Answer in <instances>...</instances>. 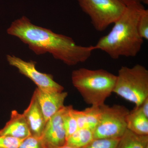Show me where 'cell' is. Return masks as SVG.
<instances>
[{"mask_svg":"<svg viewBox=\"0 0 148 148\" xmlns=\"http://www.w3.org/2000/svg\"><path fill=\"white\" fill-rule=\"evenodd\" d=\"M7 59L10 66L16 68L20 73L31 79L38 88L58 92L64 90V88L54 80L52 75L37 70L35 61H25L14 55H8Z\"/></svg>","mask_w":148,"mask_h":148,"instance_id":"7","label":"cell"},{"mask_svg":"<svg viewBox=\"0 0 148 148\" xmlns=\"http://www.w3.org/2000/svg\"><path fill=\"white\" fill-rule=\"evenodd\" d=\"M123 4H124L126 6L133 5L139 4H142L144 2L145 0H120Z\"/></svg>","mask_w":148,"mask_h":148,"instance_id":"22","label":"cell"},{"mask_svg":"<svg viewBox=\"0 0 148 148\" xmlns=\"http://www.w3.org/2000/svg\"><path fill=\"white\" fill-rule=\"evenodd\" d=\"M73 109L71 106H65L62 114L63 125L66 132V139L78 129L76 120L73 114Z\"/></svg>","mask_w":148,"mask_h":148,"instance_id":"15","label":"cell"},{"mask_svg":"<svg viewBox=\"0 0 148 148\" xmlns=\"http://www.w3.org/2000/svg\"><path fill=\"white\" fill-rule=\"evenodd\" d=\"M116 148H148V135H138L127 129Z\"/></svg>","mask_w":148,"mask_h":148,"instance_id":"13","label":"cell"},{"mask_svg":"<svg viewBox=\"0 0 148 148\" xmlns=\"http://www.w3.org/2000/svg\"><path fill=\"white\" fill-rule=\"evenodd\" d=\"M7 33L18 38L37 55L51 53L69 66L85 62L95 50L94 46L78 45L71 37L32 24L25 16L14 21Z\"/></svg>","mask_w":148,"mask_h":148,"instance_id":"1","label":"cell"},{"mask_svg":"<svg viewBox=\"0 0 148 148\" xmlns=\"http://www.w3.org/2000/svg\"><path fill=\"white\" fill-rule=\"evenodd\" d=\"M94 29L103 32L124 12L126 6L120 0H77Z\"/></svg>","mask_w":148,"mask_h":148,"instance_id":"5","label":"cell"},{"mask_svg":"<svg viewBox=\"0 0 148 148\" xmlns=\"http://www.w3.org/2000/svg\"><path fill=\"white\" fill-rule=\"evenodd\" d=\"M18 148H47L41 138L29 136L21 142Z\"/></svg>","mask_w":148,"mask_h":148,"instance_id":"19","label":"cell"},{"mask_svg":"<svg viewBox=\"0 0 148 148\" xmlns=\"http://www.w3.org/2000/svg\"><path fill=\"white\" fill-rule=\"evenodd\" d=\"M127 127L138 135H148V118L143 114L139 108L135 107L127 115Z\"/></svg>","mask_w":148,"mask_h":148,"instance_id":"12","label":"cell"},{"mask_svg":"<svg viewBox=\"0 0 148 148\" xmlns=\"http://www.w3.org/2000/svg\"><path fill=\"white\" fill-rule=\"evenodd\" d=\"M138 29L140 36L143 40H148V10L145 9L138 21Z\"/></svg>","mask_w":148,"mask_h":148,"instance_id":"18","label":"cell"},{"mask_svg":"<svg viewBox=\"0 0 148 148\" xmlns=\"http://www.w3.org/2000/svg\"><path fill=\"white\" fill-rule=\"evenodd\" d=\"M72 83L87 104L101 106L113 92L116 75L104 69L80 68L72 72Z\"/></svg>","mask_w":148,"mask_h":148,"instance_id":"3","label":"cell"},{"mask_svg":"<svg viewBox=\"0 0 148 148\" xmlns=\"http://www.w3.org/2000/svg\"><path fill=\"white\" fill-rule=\"evenodd\" d=\"M139 108L141 112L145 116L148 118V98L144 101Z\"/></svg>","mask_w":148,"mask_h":148,"instance_id":"21","label":"cell"},{"mask_svg":"<svg viewBox=\"0 0 148 148\" xmlns=\"http://www.w3.org/2000/svg\"><path fill=\"white\" fill-rule=\"evenodd\" d=\"M23 140L0 135V148H18Z\"/></svg>","mask_w":148,"mask_h":148,"instance_id":"20","label":"cell"},{"mask_svg":"<svg viewBox=\"0 0 148 148\" xmlns=\"http://www.w3.org/2000/svg\"><path fill=\"white\" fill-rule=\"evenodd\" d=\"M23 114L27 121L31 135L40 138L46 121L34 93L29 106L24 110Z\"/></svg>","mask_w":148,"mask_h":148,"instance_id":"10","label":"cell"},{"mask_svg":"<svg viewBox=\"0 0 148 148\" xmlns=\"http://www.w3.org/2000/svg\"><path fill=\"white\" fill-rule=\"evenodd\" d=\"M85 128L94 131L101 117V110L100 106H91L83 111Z\"/></svg>","mask_w":148,"mask_h":148,"instance_id":"16","label":"cell"},{"mask_svg":"<svg viewBox=\"0 0 148 148\" xmlns=\"http://www.w3.org/2000/svg\"><path fill=\"white\" fill-rule=\"evenodd\" d=\"M64 107L51 117L46 123L40 138L47 148L58 147L66 144V132L62 120Z\"/></svg>","mask_w":148,"mask_h":148,"instance_id":"8","label":"cell"},{"mask_svg":"<svg viewBox=\"0 0 148 148\" xmlns=\"http://www.w3.org/2000/svg\"><path fill=\"white\" fill-rule=\"evenodd\" d=\"M35 94L46 120L47 121L53 115L64 107L68 92L42 90L37 88Z\"/></svg>","mask_w":148,"mask_h":148,"instance_id":"9","label":"cell"},{"mask_svg":"<svg viewBox=\"0 0 148 148\" xmlns=\"http://www.w3.org/2000/svg\"><path fill=\"white\" fill-rule=\"evenodd\" d=\"M55 148H73L71 147H68V146H67L66 145H64L63 146H62V147H56Z\"/></svg>","mask_w":148,"mask_h":148,"instance_id":"23","label":"cell"},{"mask_svg":"<svg viewBox=\"0 0 148 148\" xmlns=\"http://www.w3.org/2000/svg\"><path fill=\"white\" fill-rule=\"evenodd\" d=\"M93 140L92 130L87 128H80L66 139L65 145L73 148H84Z\"/></svg>","mask_w":148,"mask_h":148,"instance_id":"14","label":"cell"},{"mask_svg":"<svg viewBox=\"0 0 148 148\" xmlns=\"http://www.w3.org/2000/svg\"><path fill=\"white\" fill-rule=\"evenodd\" d=\"M120 139H94L84 148H116Z\"/></svg>","mask_w":148,"mask_h":148,"instance_id":"17","label":"cell"},{"mask_svg":"<svg viewBox=\"0 0 148 148\" xmlns=\"http://www.w3.org/2000/svg\"><path fill=\"white\" fill-rule=\"evenodd\" d=\"M100 107L101 117L93 132L94 139H120L127 129L130 111L121 105L104 104Z\"/></svg>","mask_w":148,"mask_h":148,"instance_id":"6","label":"cell"},{"mask_svg":"<svg viewBox=\"0 0 148 148\" xmlns=\"http://www.w3.org/2000/svg\"><path fill=\"white\" fill-rule=\"evenodd\" d=\"M113 92L140 107L148 98V71L136 64L132 68L122 66L116 75Z\"/></svg>","mask_w":148,"mask_h":148,"instance_id":"4","label":"cell"},{"mask_svg":"<svg viewBox=\"0 0 148 148\" xmlns=\"http://www.w3.org/2000/svg\"><path fill=\"white\" fill-rule=\"evenodd\" d=\"M145 9L142 4L126 7L124 12L114 23L112 30L94 46L95 50L104 51L113 59L121 56H136L144 42L138 32V24Z\"/></svg>","mask_w":148,"mask_h":148,"instance_id":"2","label":"cell"},{"mask_svg":"<svg viewBox=\"0 0 148 148\" xmlns=\"http://www.w3.org/2000/svg\"><path fill=\"white\" fill-rule=\"evenodd\" d=\"M0 135L24 140L31 136V132L23 114L12 111L10 118L4 127L0 130Z\"/></svg>","mask_w":148,"mask_h":148,"instance_id":"11","label":"cell"}]
</instances>
